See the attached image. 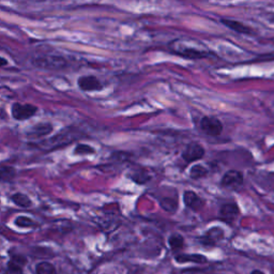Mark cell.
Returning <instances> with one entry per match:
<instances>
[{
	"instance_id": "1",
	"label": "cell",
	"mask_w": 274,
	"mask_h": 274,
	"mask_svg": "<svg viewBox=\"0 0 274 274\" xmlns=\"http://www.w3.org/2000/svg\"><path fill=\"white\" fill-rule=\"evenodd\" d=\"M243 181H244V177L241 171L232 169V170L226 171V173L224 174L221 180V186L224 189L237 191L243 186Z\"/></svg>"
},
{
	"instance_id": "2",
	"label": "cell",
	"mask_w": 274,
	"mask_h": 274,
	"mask_svg": "<svg viewBox=\"0 0 274 274\" xmlns=\"http://www.w3.org/2000/svg\"><path fill=\"white\" fill-rule=\"evenodd\" d=\"M200 130L209 136H219L223 132V123L213 116H206L200 120Z\"/></svg>"
},
{
	"instance_id": "3",
	"label": "cell",
	"mask_w": 274,
	"mask_h": 274,
	"mask_svg": "<svg viewBox=\"0 0 274 274\" xmlns=\"http://www.w3.org/2000/svg\"><path fill=\"white\" fill-rule=\"evenodd\" d=\"M38 111V107L31 105V104H20V103H14L11 108V112H12V117L15 120L22 121L30 119L32 116H34Z\"/></svg>"
},
{
	"instance_id": "4",
	"label": "cell",
	"mask_w": 274,
	"mask_h": 274,
	"mask_svg": "<svg viewBox=\"0 0 274 274\" xmlns=\"http://www.w3.org/2000/svg\"><path fill=\"white\" fill-rule=\"evenodd\" d=\"M223 238L224 231L218 226H214L203 234V236L200 238V243L206 247H214L219 244L220 241H222Z\"/></svg>"
},
{
	"instance_id": "5",
	"label": "cell",
	"mask_w": 274,
	"mask_h": 274,
	"mask_svg": "<svg viewBox=\"0 0 274 274\" xmlns=\"http://www.w3.org/2000/svg\"><path fill=\"white\" fill-rule=\"evenodd\" d=\"M33 64L41 68H47V70H58L65 65V61L61 57L44 56L34 60Z\"/></svg>"
},
{
	"instance_id": "6",
	"label": "cell",
	"mask_w": 274,
	"mask_h": 274,
	"mask_svg": "<svg viewBox=\"0 0 274 274\" xmlns=\"http://www.w3.org/2000/svg\"><path fill=\"white\" fill-rule=\"evenodd\" d=\"M204 155V148L197 142L190 143L186 149L182 152V158L185 159L187 163H192L198 161L202 158Z\"/></svg>"
},
{
	"instance_id": "7",
	"label": "cell",
	"mask_w": 274,
	"mask_h": 274,
	"mask_svg": "<svg viewBox=\"0 0 274 274\" xmlns=\"http://www.w3.org/2000/svg\"><path fill=\"white\" fill-rule=\"evenodd\" d=\"M239 214L240 210L237 203L235 202L224 203L219 210V219L220 221L226 224H233L236 222Z\"/></svg>"
},
{
	"instance_id": "8",
	"label": "cell",
	"mask_w": 274,
	"mask_h": 274,
	"mask_svg": "<svg viewBox=\"0 0 274 274\" xmlns=\"http://www.w3.org/2000/svg\"><path fill=\"white\" fill-rule=\"evenodd\" d=\"M184 201L186 207L193 211H199L203 208L204 200L198 196V194L194 191H186L184 194Z\"/></svg>"
},
{
	"instance_id": "9",
	"label": "cell",
	"mask_w": 274,
	"mask_h": 274,
	"mask_svg": "<svg viewBox=\"0 0 274 274\" xmlns=\"http://www.w3.org/2000/svg\"><path fill=\"white\" fill-rule=\"evenodd\" d=\"M77 85L83 91H99L102 90L103 88L101 82L96 76L93 75L79 77L77 81Z\"/></svg>"
},
{
	"instance_id": "10",
	"label": "cell",
	"mask_w": 274,
	"mask_h": 274,
	"mask_svg": "<svg viewBox=\"0 0 274 274\" xmlns=\"http://www.w3.org/2000/svg\"><path fill=\"white\" fill-rule=\"evenodd\" d=\"M53 131V125L51 123H38L27 132L29 140H39L49 135Z\"/></svg>"
},
{
	"instance_id": "11",
	"label": "cell",
	"mask_w": 274,
	"mask_h": 274,
	"mask_svg": "<svg viewBox=\"0 0 274 274\" xmlns=\"http://www.w3.org/2000/svg\"><path fill=\"white\" fill-rule=\"evenodd\" d=\"M26 264H27V260L22 256L20 255L11 256V259L7 265L6 274H24L22 267H24Z\"/></svg>"
},
{
	"instance_id": "12",
	"label": "cell",
	"mask_w": 274,
	"mask_h": 274,
	"mask_svg": "<svg viewBox=\"0 0 274 274\" xmlns=\"http://www.w3.org/2000/svg\"><path fill=\"white\" fill-rule=\"evenodd\" d=\"M175 52L177 55H179L181 57H185V58H187V59H192V60L202 59V58H206V57L209 56V54L207 52L199 51V50L193 49V48H182V49L175 50Z\"/></svg>"
},
{
	"instance_id": "13",
	"label": "cell",
	"mask_w": 274,
	"mask_h": 274,
	"mask_svg": "<svg viewBox=\"0 0 274 274\" xmlns=\"http://www.w3.org/2000/svg\"><path fill=\"white\" fill-rule=\"evenodd\" d=\"M176 261L179 264H187V262H193V264H206L208 261L207 257L200 254H180L176 255Z\"/></svg>"
},
{
	"instance_id": "14",
	"label": "cell",
	"mask_w": 274,
	"mask_h": 274,
	"mask_svg": "<svg viewBox=\"0 0 274 274\" xmlns=\"http://www.w3.org/2000/svg\"><path fill=\"white\" fill-rule=\"evenodd\" d=\"M222 22L226 27H228L230 29H232L238 33H241V34L252 33V29H249L247 26H245L244 24H242V22H240L238 20L225 18V19H222Z\"/></svg>"
},
{
	"instance_id": "15",
	"label": "cell",
	"mask_w": 274,
	"mask_h": 274,
	"mask_svg": "<svg viewBox=\"0 0 274 274\" xmlns=\"http://www.w3.org/2000/svg\"><path fill=\"white\" fill-rule=\"evenodd\" d=\"M16 177V169L12 166L0 168V184H8Z\"/></svg>"
},
{
	"instance_id": "16",
	"label": "cell",
	"mask_w": 274,
	"mask_h": 274,
	"mask_svg": "<svg viewBox=\"0 0 274 274\" xmlns=\"http://www.w3.org/2000/svg\"><path fill=\"white\" fill-rule=\"evenodd\" d=\"M11 200H12L16 206L20 208H29L32 206L31 199L22 193H15L11 196Z\"/></svg>"
},
{
	"instance_id": "17",
	"label": "cell",
	"mask_w": 274,
	"mask_h": 274,
	"mask_svg": "<svg viewBox=\"0 0 274 274\" xmlns=\"http://www.w3.org/2000/svg\"><path fill=\"white\" fill-rule=\"evenodd\" d=\"M168 244H169V247L171 248V250H174V252H178V250L182 249L185 246V238L179 234L171 235L168 239Z\"/></svg>"
},
{
	"instance_id": "18",
	"label": "cell",
	"mask_w": 274,
	"mask_h": 274,
	"mask_svg": "<svg viewBox=\"0 0 274 274\" xmlns=\"http://www.w3.org/2000/svg\"><path fill=\"white\" fill-rule=\"evenodd\" d=\"M159 206H161V208L169 213H175L178 209V200L177 198H173V197H165L162 198L161 201H159Z\"/></svg>"
},
{
	"instance_id": "19",
	"label": "cell",
	"mask_w": 274,
	"mask_h": 274,
	"mask_svg": "<svg viewBox=\"0 0 274 274\" xmlns=\"http://www.w3.org/2000/svg\"><path fill=\"white\" fill-rule=\"evenodd\" d=\"M209 170L206 168L203 165L200 164H196L194 165L191 170H190V177L194 180H199L201 178H204L206 176L208 175Z\"/></svg>"
},
{
	"instance_id": "20",
	"label": "cell",
	"mask_w": 274,
	"mask_h": 274,
	"mask_svg": "<svg viewBox=\"0 0 274 274\" xmlns=\"http://www.w3.org/2000/svg\"><path fill=\"white\" fill-rule=\"evenodd\" d=\"M36 273L37 274H57L56 268L51 262L48 261H41L36 266Z\"/></svg>"
},
{
	"instance_id": "21",
	"label": "cell",
	"mask_w": 274,
	"mask_h": 274,
	"mask_svg": "<svg viewBox=\"0 0 274 274\" xmlns=\"http://www.w3.org/2000/svg\"><path fill=\"white\" fill-rule=\"evenodd\" d=\"M95 153H96L95 148L86 144H78L74 149V154L76 155H87V154H95Z\"/></svg>"
},
{
	"instance_id": "22",
	"label": "cell",
	"mask_w": 274,
	"mask_h": 274,
	"mask_svg": "<svg viewBox=\"0 0 274 274\" xmlns=\"http://www.w3.org/2000/svg\"><path fill=\"white\" fill-rule=\"evenodd\" d=\"M14 223L19 228H30V227H33L34 225H36V223H34V221L32 219L28 218V216H24V215L17 216Z\"/></svg>"
},
{
	"instance_id": "23",
	"label": "cell",
	"mask_w": 274,
	"mask_h": 274,
	"mask_svg": "<svg viewBox=\"0 0 274 274\" xmlns=\"http://www.w3.org/2000/svg\"><path fill=\"white\" fill-rule=\"evenodd\" d=\"M131 179L136 182V184H139V185H144L146 184V182L150 179L149 175L146 174V171L145 170H140V171H135V173H133L131 175Z\"/></svg>"
},
{
	"instance_id": "24",
	"label": "cell",
	"mask_w": 274,
	"mask_h": 274,
	"mask_svg": "<svg viewBox=\"0 0 274 274\" xmlns=\"http://www.w3.org/2000/svg\"><path fill=\"white\" fill-rule=\"evenodd\" d=\"M7 64H8V60H6L5 58H3V57H0V67L5 66Z\"/></svg>"
},
{
	"instance_id": "25",
	"label": "cell",
	"mask_w": 274,
	"mask_h": 274,
	"mask_svg": "<svg viewBox=\"0 0 274 274\" xmlns=\"http://www.w3.org/2000/svg\"><path fill=\"white\" fill-rule=\"evenodd\" d=\"M250 274H265V273L260 270H253L252 272H250Z\"/></svg>"
},
{
	"instance_id": "26",
	"label": "cell",
	"mask_w": 274,
	"mask_h": 274,
	"mask_svg": "<svg viewBox=\"0 0 274 274\" xmlns=\"http://www.w3.org/2000/svg\"><path fill=\"white\" fill-rule=\"evenodd\" d=\"M5 112L3 111V110H0V119H2V118H5Z\"/></svg>"
}]
</instances>
